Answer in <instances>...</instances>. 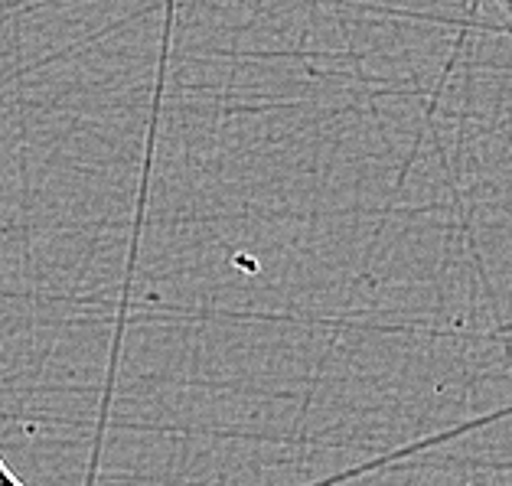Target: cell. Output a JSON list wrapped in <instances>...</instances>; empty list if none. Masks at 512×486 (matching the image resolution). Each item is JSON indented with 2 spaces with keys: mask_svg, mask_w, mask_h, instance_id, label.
I'll return each mask as SVG.
<instances>
[{
  "mask_svg": "<svg viewBox=\"0 0 512 486\" xmlns=\"http://www.w3.org/2000/svg\"><path fill=\"white\" fill-rule=\"evenodd\" d=\"M486 7L493 10V14L499 17V23L512 33V0H483Z\"/></svg>",
  "mask_w": 512,
  "mask_h": 486,
  "instance_id": "1",
  "label": "cell"
},
{
  "mask_svg": "<svg viewBox=\"0 0 512 486\" xmlns=\"http://www.w3.org/2000/svg\"><path fill=\"white\" fill-rule=\"evenodd\" d=\"M0 486H23L14 473H10V467L4 464V457H0Z\"/></svg>",
  "mask_w": 512,
  "mask_h": 486,
  "instance_id": "2",
  "label": "cell"
}]
</instances>
